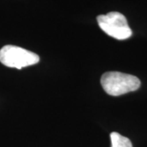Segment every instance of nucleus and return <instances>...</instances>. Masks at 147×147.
<instances>
[{
	"label": "nucleus",
	"mask_w": 147,
	"mask_h": 147,
	"mask_svg": "<svg viewBox=\"0 0 147 147\" xmlns=\"http://www.w3.org/2000/svg\"><path fill=\"white\" fill-rule=\"evenodd\" d=\"M100 84L107 94L117 96L137 90L141 86V81L131 74L110 71L101 76Z\"/></svg>",
	"instance_id": "nucleus-1"
},
{
	"label": "nucleus",
	"mask_w": 147,
	"mask_h": 147,
	"mask_svg": "<svg viewBox=\"0 0 147 147\" xmlns=\"http://www.w3.org/2000/svg\"><path fill=\"white\" fill-rule=\"evenodd\" d=\"M39 61V57L22 47L6 45L0 50V62L7 67L18 69L35 65Z\"/></svg>",
	"instance_id": "nucleus-2"
},
{
	"label": "nucleus",
	"mask_w": 147,
	"mask_h": 147,
	"mask_svg": "<svg viewBox=\"0 0 147 147\" xmlns=\"http://www.w3.org/2000/svg\"><path fill=\"white\" fill-rule=\"evenodd\" d=\"M100 28L109 36L119 40H124L131 36V30L126 17L117 11H111L106 15L96 17Z\"/></svg>",
	"instance_id": "nucleus-3"
},
{
	"label": "nucleus",
	"mask_w": 147,
	"mask_h": 147,
	"mask_svg": "<svg viewBox=\"0 0 147 147\" xmlns=\"http://www.w3.org/2000/svg\"><path fill=\"white\" fill-rule=\"evenodd\" d=\"M110 140L111 147H132V144L128 138L115 131L110 133Z\"/></svg>",
	"instance_id": "nucleus-4"
}]
</instances>
